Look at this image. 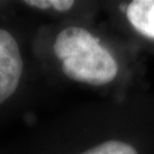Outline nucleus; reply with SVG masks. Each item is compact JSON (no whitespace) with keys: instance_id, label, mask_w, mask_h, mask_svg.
<instances>
[{"instance_id":"39448f33","label":"nucleus","mask_w":154,"mask_h":154,"mask_svg":"<svg viewBox=\"0 0 154 154\" xmlns=\"http://www.w3.org/2000/svg\"><path fill=\"white\" fill-rule=\"evenodd\" d=\"M24 5L31 8L41 9V11H67L74 6L72 0H28L23 1Z\"/></svg>"},{"instance_id":"f257e3e1","label":"nucleus","mask_w":154,"mask_h":154,"mask_svg":"<svg viewBox=\"0 0 154 154\" xmlns=\"http://www.w3.org/2000/svg\"><path fill=\"white\" fill-rule=\"evenodd\" d=\"M54 53L62 61L69 79L95 87L114 80L119 67L116 58L100 41L81 26H67L57 34Z\"/></svg>"},{"instance_id":"20e7f679","label":"nucleus","mask_w":154,"mask_h":154,"mask_svg":"<svg viewBox=\"0 0 154 154\" xmlns=\"http://www.w3.org/2000/svg\"><path fill=\"white\" fill-rule=\"evenodd\" d=\"M81 154H138L130 144L121 140H107L100 143Z\"/></svg>"},{"instance_id":"7ed1b4c3","label":"nucleus","mask_w":154,"mask_h":154,"mask_svg":"<svg viewBox=\"0 0 154 154\" xmlns=\"http://www.w3.org/2000/svg\"><path fill=\"white\" fill-rule=\"evenodd\" d=\"M126 15L132 28L154 39V0H134L127 7Z\"/></svg>"},{"instance_id":"f03ea898","label":"nucleus","mask_w":154,"mask_h":154,"mask_svg":"<svg viewBox=\"0 0 154 154\" xmlns=\"http://www.w3.org/2000/svg\"><path fill=\"white\" fill-rule=\"evenodd\" d=\"M23 73V60L16 39L0 29V105L18 88Z\"/></svg>"}]
</instances>
